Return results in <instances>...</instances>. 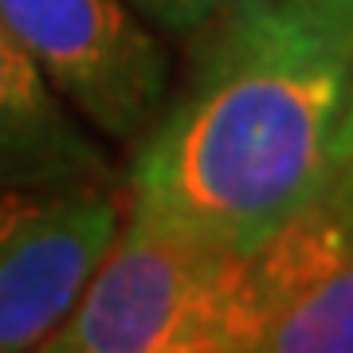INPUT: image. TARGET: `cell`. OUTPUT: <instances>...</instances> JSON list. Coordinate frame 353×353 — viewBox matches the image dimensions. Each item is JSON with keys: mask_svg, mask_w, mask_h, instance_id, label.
Returning <instances> with one entry per match:
<instances>
[{"mask_svg": "<svg viewBox=\"0 0 353 353\" xmlns=\"http://www.w3.org/2000/svg\"><path fill=\"white\" fill-rule=\"evenodd\" d=\"M353 59L263 0L192 39V71L134 145L126 216L173 240L252 255L314 204Z\"/></svg>", "mask_w": 353, "mask_h": 353, "instance_id": "cell-1", "label": "cell"}, {"mask_svg": "<svg viewBox=\"0 0 353 353\" xmlns=\"http://www.w3.org/2000/svg\"><path fill=\"white\" fill-rule=\"evenodd\" d=\"M248 255L122 220L110 252L36 353H252Z\"/></svg>", "mask_w": 353, "mask_h": 353, "instance_id": "cell-2", "label": "cell"}, {"mask_svg": "<svg viewBox=\"0 0 353 353\" xmlns=\"http://www.w3.org/2000/svg\"><path fill=\"white\" fill-rule=\"evenodd\" d=\"M0 28L114 145H138L173 94V55L126 0H0Z\"/></svg>", "mask_w": 353, "mask_h": 353, "instance_id": "cell-3", "label": "cell"}, {"mask_svg": "<svg viewBox=\"0 0 353 353\" xmlns=\"http://www.w3.org/2000/svg\"><path fill=\"white\" fill-rule=\"evenodd\" d=\"M126 220V185L0 189V353H36Z\"/></svg>", "mask_w": 353, "mask_h": 353, "instance_id": "cell-4", "label": "cell"}, {"mask_svg": "<svg viewBox=\"0 0 353 353\" xmlns=\"http://www.w3.org/2000/svg\"><path fill=\"white\" fill-rule=\"evenodd\" d=\"M252 353H353V201L334 185L248 255Z\"/></svg>", "mask_w": 353, "mask_h": 353, "instance_id": "cell-5", "label": "cell"}, {"mask_svg": "<svg viewBox=\"0 0 353 353\" xmlns=\"http://www.w3.org/2000/svg\"><path fill=\"white\" fill-rule=\"evenodd\" d=\"M122 185L99 134L0 28V189Z\"/></svg>", "mask_w": 353, "mask_h": 353, "instance_id": "cell-6", "label": "cell"}, {"mask_svg": "<svg viewBox=\"0 0 353 353\" xmlns=\"http://www.w3.org/2000/svg\"><path fill=\"white\" fill-rule=\"evenodd\" d=\"M126 4L165 39H196L220 20L243 12L252 4H263V0H126Z\"/></svg>", "mask_w": 353, "mask_h": 353, "instance_id": "cell-7", "label": "cell"}, {"mask_svg": "<svg viewBox=\"0 0 353 353\" xmlns=\"http://www.w3.org/2000/svg\"><path fill=\"white\" fill-rule=\"evenodd\" d=\"M279 4L334 51L353 59V0H279Z\"/></svg>", "mask_w": 353, "mask_h": 353, "instance_id": "cell-8", "label": "cell"}, {"mask_svg": "<svg viewBox=\"0 0 353 353\" xmlns=\"http://www.w3.org/2000/svg\"><path fill=\"white\" fill-rule=\"evenodd\" d=\"M330 185L353 201V67H350V83H345V106L338 118V134H334V173Z\"/></svg>", "mask_w": 353, "mask_h": 353, "instance_id": "cell-9", "label": "cell"}]
</instances>
